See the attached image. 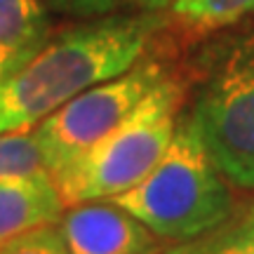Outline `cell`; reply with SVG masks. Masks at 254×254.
<instances>
[{
  "label": "cell",
  "mask_w": 254,
  "mask_h": 254,
  "mask_svg": "<svg viewBox=\"0 0 254 254\" xmlns=\"http://www.w3.org/2000/svg\"><path fill=\"white\" fill-rule=\"evenodd\" d=\"M160 19L101 17L50 38L24 66L0 80V132L36 127L87 87L134 66Z\"/></svg>",
  "instance_id": "1"
},
{
  "label": "cell",
  "mask_w": 254,
  "mask_h": 254,
  "mask_svg": "<svg viewBox=\"0 0 254 254\" xmlns=\"http://www.w3.org/2000/svg\"><path fill=\"white\" fill-rule=\"evenodd\" d=\"M111 200L158 238L174 243L209 236L233 214L228 179L212 160L190 116L179 118L172 144L153 172Z\"/></svg>",
  "instance_id": "2"
},
{
  "label": "cell",
  "mask_w": 254,
  "mask_h": 254,
  "mask_svg": "<svg viewBox=\"0 0 254 254\" xmlns=\"http://www.w3.org/2000/svg\"><path fill=\"white\" fill-rule=\"evenodd\" d=\"M179 106V82L165 78L99 144L55 174L64 205L116 198L146 179L172 144Z\"/></svg>",
  "instance_id": "3"
},
{
  "label": "cell",
  "mask_w": 254,
  "mask_h": 254,
  "mask_svg": "<svg viewBox=\"0 0 254 254\" xmlns=\"http://www.w3.org/2000/svg\"><path fill=\"white\" fill-rule=\"evenodd\" d=\"M190 120L228 182L254 189V24L212 57Z\"/></svg>",
  "instance_id": "4"
},
{
  "label": "cell",
  "mask_w": 254,
  "mask_h": 254,
  "mask_svg": "<svg viewBox=\"0 0 254 254\" xmlns=\"http://www.w3.org/2000/svg\"><path fill=\"white\" fill-rule=\"evenodd\" d=\"M165 78L167 73L158 62L139 59L125 73L92 85L43 118L33 134L40 146L45 170L55 177L82 158Z\"/></svg>",
  "instance_id": "5"
},
{
  "label": "cell",
  "mask_w": 254,
  "mask_h": 254,
  "mask_svg": "<svg viewBox=\"0 0 254 254\" xmlns=\"http://www.w3.org/2000/svg\"><path fill=\"white\" fill-rule=\"evenodd\" d=\"M68 254H160L158 238L116 200H87L64 209L59 219Z\"/></svg>",
  "instance_id": "6"
},
{
  "label": "cell",
  "mask_w": 254,
  "mask_h": 254,
  "mask_svg": "<svg viewBox=\"0 0 254 254\" xmlns=\"http://www.w3.org/2000/svg\"><path fill=\"white\" fill-rule=\"evenodd\" d=\"M64 209L55 177L47 170L0 179V245L31 228L59 224Z\"/></svg>",
  "instance_id": "7"
},
{
  "label": "cell",
  "mask_w": 254,
  "mask_h": 254,
  "mask_svg": "<svg viewBox=\"0 0 254 254\" xmlns=\"http://www.w3.org/2000/svg\"><path fill=\"white\" fill-rule=\"evenodd\" d=\"M50 40V21L40 0H0V55L14 71Z\"/></svg>",
  "instance_id": "8"
},
{
  "label": "cell",
  "mask_w": 254,
  "mask_h": 254,
  "mask_svg": "<svg viewBox=\"0 0 254 254\" xmlns=\"http://www.w3.org/2000/svg\"><path fill=\"white\" fill-rule=\"evenodd\" d=\"M174 14L205 31L231 26L254 12V0H174Z\"/></svg>",
  "instance_id": "9"
},
{
  "label": "cell",
  "mask_w": 254,
  "mask_h": 254,
  "mask_svg": "<svg viewBox=\"0 0 254 254\" xmlns=\"http://www.w3.org/2000/svg\"><path fill=\"white\" fill-rule=\"evenodd\" d=\"M45 170L33 132H0V179L28 177Z\"/></svg>",
  "instance_id": "10"
},
{
  "label": "cell",
  "mask_w": 254,
  "mask_h": 254,
  "mask_svg": "<svg viewBox=\"0 0 254 254\" xmlns=\"http://www.w3.org/2000/svg\"><path fill=\"white\" fill-rule=\"evenodd\" d=\"M0 254H68V250L59 224H47L2 243Z\"/></svg>",
  "instance_id": "11"
},
{
  "label": "cell",
  "mask_w": 254,
  "mask_h": 254,
  "mask_svg": "<svg viewBox=\"0 0 254 254\" xmlns=\"http://www.w3.org/2000/svg\"><path fill=\"white\" fill-rule=\"evenodd\" d=\"M202 247L205 254H254V233L238 221L205 236Z\"/></svg>",
  "instance_id": "12"
},
{
  "label": "cell",
  "mask_w": 254,
  "mask_h": 254,
  "mask_svg": "<svg viewBox=\"0 0 254 254\" xmlns=\"http://www.w3.org/2000/svg\"><path fill=\"white\" fill-rule=\"evenodd\" d=\"M50 2L66 14L92 17V14H109L118 0H50Z\"/></svg>",
  "instance_id": "13"
},
{
  "label": "cell",
  "mask_w": 254,
  "mask_h": 254,
  "mask_svg": "<svg viewBox=\"0 0 254 254\" xmlns=\"http://www.w3.org/2000/svg\"><path fill=\"white\" fill-rule=\"evenodd\" d=\"M160 254H205V247H202V238H198V240H186V243H179L177 247L163 250Z\"/></svg>",
  "instance_id": "14"
},
{
  "label": "cell",
  "mask_w": 254,
  "mask_h": 254,
  "mask_svg": "<svg viewBox=\"0 0 254 254\" xmlns=\"http://www.w3.org/2000/svg\"><path fill=\"white\" fill-rule=\"evenodd\" d=\"M129 2H134V5L146 7V9H163L167 5H172L174 0H129Z\"/></svg>",
  "instance_id": "15"
},
{
  "label": "cell",
  "mask_w": 254,
  "mask_h": 254,
  "mask_svg": "<svg viewBox=\"0 0 254 254\" xmlns=\"http://www.w3.org/2000/svg\"><path fill=\"white\" fill-rule=\"evenodd\" d=\"M240 224H243V226H245V228H250V231H252V233H254V202H252V205H250V209H247V212H245V217L240 219Z\"/></svg>",
  "instance_id": "16"
},
{
  "label": "cell",
  "mask_w": 254,
  "mask_h": 254,
  "mask_svg": "<svg viewBox=\"0 0 254 254\" xmlns=\"http://www.w3.org/2000/svg\"><path fill=\"white\" fill-rule=\"evenodd\" d=\"M9 73H14V66H12L5 57L0 55V80H2V78H7Z\"/></svg>",
  "instance_id": "17"
}]
</instances>
